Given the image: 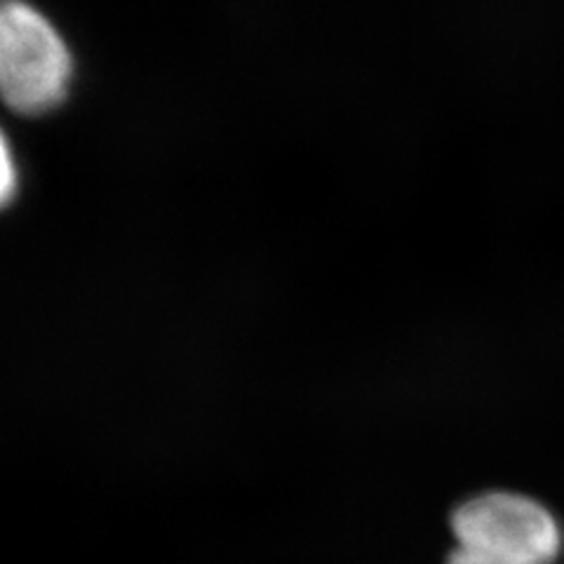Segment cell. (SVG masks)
<instances>
[{"label":"cell","instance_id":"277c9868","mask_svg":"<svg viewBox=\"0 0 564 564\" xmlns=\"http://www.w3.org/2000/svg\"><path fill=\"white\" fill-rule=\"evenodd\" d=\"M447 564H513V562L482 553V551H475V549H464V545H456L447 557Z\"/></svg>","mask_w":564,"mask_h":564},{"label":"cell","instance_id":"7a4b0ae2","mask_svg":"<svg viewBox=\"0 0 564 564\" xmlns=\"http://www.w3.org/2000/svg\"><path fill=\"white\" fill-rule=\"evenodd\" d=\"M452 532L464 549L513 564H553L562 551V529L553 510L516 489L473 494L454 508Z\"/></svg>","mask_w":564,"mask_h":564},{"label":"cell","instance_id":"6da1fadb","mask_svg":"<svg viewBox=\"0 0 564 564\" xmlns=\"http://www.w3.org/2000/svg\"><path fill=\"white\" fill-rule=\"evenodd\" d=\"M74 78L59 29L24 0H0V97L22 113L57 106Z\"/></svg>","mask_w":564,"mask_h":564},{"label":"cell","instance_id":"3957f363","mask_svg":"<svg viewBox=\"0 0 564 564\" xmlns=\"http://www.w3.org/2000/svg\"><path fill=\"white\" fill-rule=\"evenodd\" d=\"M17 193V163L12 155V147L6 137V132L0 130V207L8 205Z\"/></svg>","mask_w":564,"mask_h":564}]
</instances>
